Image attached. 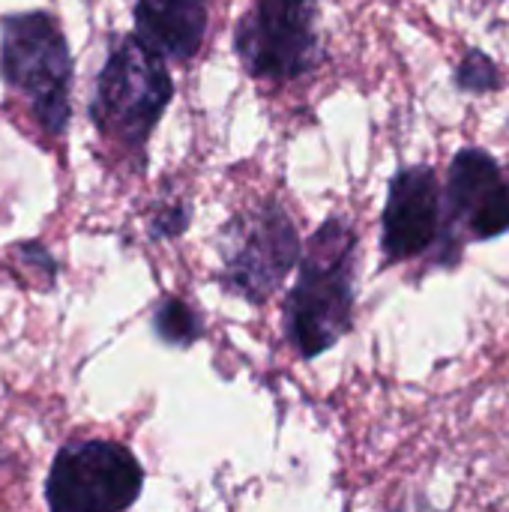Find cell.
I'll return each instance as SVG.
<instances>
[{"label":"cell","mask_w":509,"mask_h":512,"mask_svg":"<svg viewBox=\"0 0 509 512\" xmlns=\"http://www.w3.org/2000/svg\"><path fill=\"white\" fill-rule=\"evenodd\" d=\"M357 261V228L345 216H327L303 243L297 279L282 303V336L300 360L330 354L354 330Z\"/></svg>","instance_id":"1"},{"label":"cell","mask_w":509,"mask_h":512,"mask_svg":"<svg viewBox=\"0 0 509 512\" xmlns=\"http://www.w3.org/2000/svg\"><path fill=\"white\" fill-rule=\"evenodd\" d=\"M174 99L168 57L135 30L114 36L90 96V123L108 150L147 165V144Z\"/></svg>","instance_id":"2"},{"label":"cell","mask_w":509,"mask_h":512,"mask_svg":"<svg viewBox=\"0 0 509 512\" xmlns=\"http://www.w3.org/2000/svg\"><path fill=\"white\" fill-rule=\"evenodd\" d=\"M72 54L57 18L45 9L0 18V81L48 138L72 120Z\"/></svg>","instance_id":"3"},{"label":"cell","mask_w":509,"mask_h":512,"mask_svg":"<svg viewBox=\"0 0 509 512\" xmlns=\"http://www.w3.org/2000/svg\"><path fill=\"white\" fill-rule=\"evenodd\" d=\"M303 240L291 213L264 198L237 210L219 231V285L252 306H264L300 264Z\"/></svg>","instance_id":"4"},{"label":"cell","mask_w":509,"mask_h":512,"mask_svg":"<svg viewBox=\"0 0 509 512\" xmlns=\"http://www.w3.org/2000/svg\"><path fill=\"white\" fill-rule=\"evenodd\" d=\"M231 45L252 81H300L324 60L321 0H252L234 24Z\"/></svg>","instance_id":"5"},{"label":"cell","mask_w":509,"mask_h":512,"mask_svg":"<svg viewBox=\"0 0 509 512\" xmlns=\"http://www.w3.org/2000/svg\"><path fill=\"white\" fill-rule=\"evenodd\" d=\"M509 234V168L483 147H462L444 180V228L435 249L438 267H456L468 243Z\"/></svg>","instance_id":"6"},{"label":"cell","mask_w":509,"mask_h":512,"mask_svg":"<svg viewBox=\"0 0 509 512\" xmlns=\"http://www.w3.org/2000/svg\"><path fill=\"white\" fill-rule=\"evenodd\" d=\"M144 492L138 456L108 438L63 444L45 477V504L54 512H123Z\"/></svg>","instance_id":"7"},{"label":"cell","mask_w":509,"mask_h":512,"mask_svg":"<svg viewBox=\"0 0 509 512\" xmlns=\"http://www.w3.org/2000/svg\"><path fill=\"white\" fill-rule=\"evenodd\" d=\"M444 228V186L429 162L402 165L381 210V267L435 255Z\"/></svg>","instance_id":"8"},{"label":"cell","mask_w":509,"mask_h":512,"mask_svg":"<svg viewBox=\"0 0 509 512\" xmlns=\"http://www.w3.org/2000/svg\"><path fill=\"white\" fill-rule=\"evenodd\" d=\"M213 0H135V33L171 63H192L210 27Z\"/></svg>","instance_id":"9"},{"label":"cell","mask_w":509,"mask_h":512,"mask_svg":"<svg viewBox=\"0 0 509 512\" xmlns=\"http://www.w3.org/2000/svg\"><path fill=\"white\" fill-rule=\"evenodd\" d=\"M153 336L168 345V348H192L201 336H204V321H201V312L195 306H189L186 300L174 297V294H165L156 309H153Z\"/></svg>","instance_id":"10"},{"label":"cell","mask_w":509,"mask_h":512,"mask_svg":"<svg viewBox=\"0 0 509 512\" xmlns=\"http://www.w3.org/2000/svg\"><path fill=\"white\" fill-rule=\"evenodd\" d=\"M453 84H456L459 93L486 96V93L504 90L507 81H504V69L498 66V60L489 51H483V48H465V54L453 66Z\"/></svg>","instance_id":"11"},{"label":"cell","mask_w":509,"mask_h":512,"mask_svg":"<svg viewBox=\"0 0 509 512\" xmlns=\"http://www.w3.org/2000/svg\"><path fill=\"white\" fill-rule=\"evenodd\" d=\"M189 222H192V204L189 201H180V198L162 201L147 222V234H150V240H174V237L186 234Z\"/></svg>","instance_id":"12"},{"label":"cell","mask_w":509,"mask_h":512,"mask_svg":"<svg viewBox=\"0 0 509 512\" xmlns=\"http://www.w3.org/2000/svg\"><path fill=\"white\" fill-rule=\"evenodd\" d=\"M9 252L24 264V270L36 279V285H42V288H51L54 285V279H57V261L51 258V252L42 243H18Z\"/></svg>","instance_id":"13"}]
</instances>
